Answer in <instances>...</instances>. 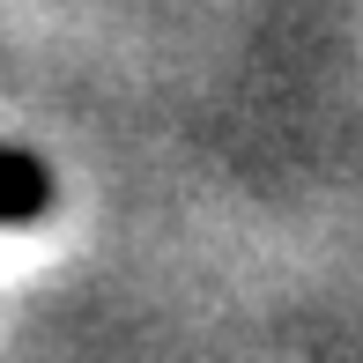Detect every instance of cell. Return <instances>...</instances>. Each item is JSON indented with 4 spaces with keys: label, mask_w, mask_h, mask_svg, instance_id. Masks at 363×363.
I'll list each match as a JSON object with an SVG mask.
<instances>
[{
    "label": "cell",
    "mask_w": 363,
    "mask_h": 363,
    "mask_svg": "<svg viewBox=\"0 0 363 363\" xmlns=\"http://www.w3.org/2000/svg\"><path fill=\"white\" fill-rule=\"evenodd\" d=\"M52 171H45L38 148H15L0 141V230H23V223H45L52 216Z\"/></svg>",
    "instance_id": "cell-1"
}]
</instances>
